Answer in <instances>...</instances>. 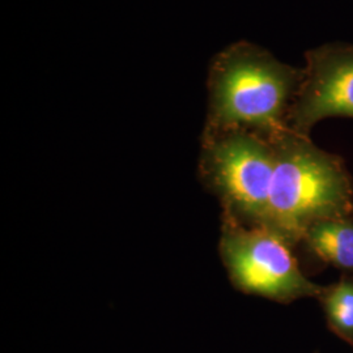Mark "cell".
Wrapping results in <instances>:
<instances>
[{
  "label": "cell",
  "mask_w": 353,
  "mask_h": 353,
  "mask_svg": "<svg viewBox=\"0 0 353 353\" xmlns=\"http://www.w3.org/2000/svg\"><path fill=\"white\" fill-rule=\"evenodd\" d=\"M203 168L225 204L228 217L263 227L275 172V151L248 128H208Z\"/></svg>",
  "instance_id": "3957f363"
},
{
  "label": "cell",
  "mask_w": 353,
  "mask_h": 353,
  "mask_svg": "<svg viewBox=\"0 0 353 353\" xmlns=\"http://www.w3.org/2000/svg\"><path fill=\"white\" fill-rule=\"evenodd\" d=\"M299 75L249 43L233 45L210 71L208 128H258L267 135L287 128L283 115Z\"/></svg>",
  "instance_id": "7a4b0ae2"
},
{
  "label": "cell",
  "mask_w": 353,
  "mask_h": 353,
  "mask_svg": "<svg viewBox=\"0 0 353 353\" xmlns=\"http://www.w3.org/2000/svg\"><path fill=\"white\" fill-rule=\"evenodd\" d=\"M318 300L322 303L328 328L353 348V278L347 276L325 287Z\"/></svg>",
  "instance_id": "52a82bcc"
},
{
  "label": "cell",
  "mask_w": 353,
  "mask_h": 353,
  "mask_svg": "<svg viewBox=\"0 0 353 353\" xmlns=\"http://www.w3.org/2000/svg\"><path fill=\"white\" fill-rule=\"evenodd\" d=\"M353 118V48H328L309 54L294 105L290 130L306 137L322 119Z\"/></svg>",
  "instance_id": "5b68a950"
},
{
  "label": "cell",
  "mask_w": 353,
  "mask_h": 353,
  "mask_svg": "<svg viewBox=\"0 0 353 353\" xmlns=\"http://www.w3.org/2000/svg\"><path fill=\"white\" fill-rule=\"evenodd\" d=\"M290 248L270 229L245 227L230 217L220 241V254L236 288L281 303L318 299L325 287L303 275Z\"/></svg>",
  "instance_id": "277c9868"
},
{
  "label": "cell",
  "mask_w": 353,
  "mask_h": 353,
  "mask_svg": "<svg viewBox=\"0 0 353 353\" xmlns=\"http://www.w3.org/2000/svg\"><path fill=\"white\" fill-rule=\"evenodd\" d=\"M319 261L353 272V216L322 220L309 228L303 241Z\"/></svg>",
  "instance_id": "8992f818"
},
{
  "label": "cell",
  "mask_w": 353,
  "mask_h": 353,
  "mask_svg": "<svg viewBox=\"0 0 353 353\" xmlns=\"http://www.w3.org/2000/svg\"><path fill=\"white\" fill-rule=\"evenodd\" d=\"M275 172L263 227L292 245L322 220L353 214L351 176L341 160L290 127L270 134Z\"/></svg>",
  "instance_id": "6da1fadb"
}]
</instances>
